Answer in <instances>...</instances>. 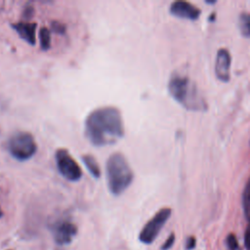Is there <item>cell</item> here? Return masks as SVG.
I'll list each match as a JSON object with an SVG mask.
<instances>
[{
    "label": "cell",
    "instance_id": "obj_1",
    "mask_svg": "<svg viewBox=\"0 0 250 250\" xmlns=\"http://www.w3.org/2000/svg\"><path fill=\"white\" fill-rule=\"evenodd\" d=\"M84 133L95 146L115 144L124 136V123L119 109L114 106L94 109L85 119Z\"/></svg>",
    "mask_w": 250,
    "mask_h": 250
},
{
    "label": "cell",
    "instance_id": "obj_18",
    "mask_svg": "<svg viewBox=\"0 0 250 250\" xmlns=\"http://www.w3.org/2000/svg\"><path fill=\"white\" fill-rule=\"evenodd\" d=\"M195 243H196L195 238H194V237H189V238H188V240H187L186 248L188 249V250H190V249H192V248L195 247Z\"/></svg>",
    "mask_w": 250,
    "mask_h": 250
},
{
    "label": "cell",
    "instance_id": "obj_13",
    "mask_svg": "<svg viewBox=\"0 0 250 250\" xmlns=\"http://www.w3.org/2000/svg\"><path fill=\"white\" fill-rule=\"evenodd\" d=\"M242 205L243 211L246 219L250 222V178L245 186L243 195H242Z\"/></svg>",
    "mask_w": 250,
    "mask_h": 250
},
{
    "label": "cell",
    "instance_id": "obj_12",
    "mask_svg": "<svg viewBox=\"0 0 250 250\" xmlns=\"http://www.w3.org/2000/svg\"><path fill=\"white\" fill-rule=\"evenodd\" d=\"M240 32L245 37H250V14L242 13L238 19Z\"/></svg>",
    "mask_w": 250,
    "mask_h": 250
},
{
    "label": "cell",
    "instance_id": "obj_16",
    "mask_svg": "<svg viewBox=\"0 0 250 250\" xmlns=\"http://www.w3.org/2000/svg\"><path fill=\"white\" fill-rule=\"evenodd\" d=\"M51 26H52V30L56 33H64L65 31V26L62 23V22H59V21H53L51 23Z\"/></svg>",
    "mask_w": 250,
    "mask_h": 250
},
{
    "label": "cell",
    "instance_id": "obj_4",
    "mask_svg": "<svg viewBox=\"0 0 250 250\" xmlns=\"http://www.w3.org/2000/svg\"><path fill=\"white\" fill-rule=\"evenodd\" d=\"M7 149L14 158L24 161L36 153L37 145L30 133L18 132L8 140Z\"/></svg>",
    "mask_w": 250,
    "mask_h": 250
},
{
    "label": "cell",
    "instance_id": "obj_5",
    "mask_svg": "<svg viewBox=\"0 0 250 250\" xmlns=\"http://www.w3.org/2000/svg\"><path fill=\"white\" fill-rule=\"evenodd\" d=\"M55 161L59 173L67 181L76 182L82 177L80 166L66 149L59 148L55 153Z\"/></svg>",
    "mask_w": 250,
    "mask_h": 250
},
{
    "label": "cell",
    "instance_id": "obj_8",
    "mask_svg": "<svg viewBox=\"0 0 250 250\" xmlns=\"http://www.w3.org/2000/svg\"><path fill=\"white\" fill-rule=\"evenodd\" d=\"M230 55L227 49H220L217 52L215 62V73L219 80L228 82L230 77Z\"/></svg>",
    "mask_w": 250,
    "mask_h": 250
},
{
    "label": "cell",
    "instance_id": "obj_7",
    "mask_svg": "<svg viewBox=\"0 0 250 250\" xmlns=\"http://www.w3.org/2000/svg\"><path fill=\"white\" fill-rule=\"evenodd\" d=\"M54 240L59 245H66L72 241L77 233V228L68 221H60L52 228Z\"/></svg>",
    "mask_w": 250,
    "mask_h": 250
},
{
    "label": "cell",
    "instance_id": "obj_3",
    "mask_svg": "<svg viewBox=\"0 0 250 250\" xmlns=\"http://www.w3.org/2000/svg\"><path fill=\"white\" fill-rule=\"evenodd\" d=\"M168 89L171 96L185 107L197 110L203 108L204 103L199 100L195 86L189 80L182 76H174L170 79Z\"/></svg>",
    "mask_w": 250,
    "mask_h": 250
},
{
    "label": "cell",
    "instance_id": "obj_6",
    "mask_svg": "<svg viewBox=\"0 0 250 250\" xmlns=\"http://www.w3.org/2000/svg\"><path fill=\"white\" fill-rule=\"evenodd\" d=\"M171 216L170 208H162L160 209L142 229L139 239L141 242L145 244H149L154 241L161 229L167 222V220Z\"/></svg>",
    "mask_w": 250,
    "mask_h": 250
},
{
    "label": "cell",
    "instance_id": "obj_2",
    "mask_svg": "<svg viewBox=\"0 0 250 250\" xmlns=\"http://www.w3.org/2000/svg\"><path fill=\"white\" fill-rule=\"evenodd\" d=\"M105 174L109 191L114 195H119L127 189L134 179L133 171L120 152H114L107 158Z\"/></svg>",
    "mask_w": 250,
    "mask_h": 250
},
{
    "label": "cell",
    "instance_id": "obj_20",
    "mask_svg": "<svg viewBox=\"0 0 250 250\" xmlns=\"http://www.w3.org/2000/svg\"><path fill=\"white\" fill-rule=\"evenodd\" d=\"M3 216V211L1 210V208H0V218Z\"/></svg>",
    "mask_w": 250,
    "mask_h": 250
},
{
    "label": "cell",
    "instance_id": "obj_17",
    "mask_svg": "<svg viewBox=\"0 0 250 250\" xmlns=\"http://www.w3.org/2000/svg\"><path fill=\"white\" fill-rule=\"evenodd\" d=\"M174 241H175V235H174V233H172V234L169 235V237H168V238L166 239V241L163 243L161 249H162V250H168V249H170V248L172 247V245L174 244Z\"/></svg>",
    "mask_w": 250,
    "mask_h": 250
},
{
    "label": "cell",
    "instance_id": "obj_10",
    "mask_svg": "<svg viewBox=\"0 0 250 250\" xmlns=\"http://www.w3.org/2000/svg\"><path fill=\"white\" fill-rule=\"evenodd\" d=\"M13 28L16 30V32L20 35L21 39L29 43L30 45L35 44V29H36V23L34 22H16L12 24Z\"/></svg>",
    "mask_w": 250,
    "mask_h": 250
},
{
    "label": "cell",
    "instance_id": "obj_15",
    "mask_svg": "<svg viewBox=\"0 0 250 250\" xmlns=\"http://www.w3.org/2000/svg\"><path fill=\"white\" fill-rule=\"evenodd\" d=\"M227 244H228V247L229 248V250H236L237 249L238 242H237V239H236L234 234H229L227 237Z\"/></svg>",
    "mask_w": 250,
    "mask_h": 250
},
{
    "label": "cell",
    "instance_id": "obj_9",
    "mask_svg": "<svg viewBox=\"0 0 250 250\" xmlns=\"http://www.w3.org/2000/svg\"><path fill=\"white\" fill-rule=\"evenodd\" d=\"M170 12L175 17L192 21L197 20L200 15V11L196 7L186 1H176L172 3L170 6Z\"/></svg>",
    "mask_w": 250,
    "mask_h": 250
},
{
    "label": "cell",
    "instance_id": "obj_19",
    "mask_svg": "<svg viewBox=\"0 0 250 250\" xmlns=\"http://www.w3.org/2000/svg\"><path fill=\"white\" fill-rule=\"evenodd\" d=\"M245 245L248 249H250V226L247 228V230L245 232Z\"/></svg>",
    "mask_w": 250,
    "mask_h": 250
},
{
    "label": "cell",
    "instance_id": "obj_11",
    "mask_svg": "<svg viewBox=\"0 0 250 250\" xmlns=\"http://www.w3.org/2000/svg\"><path fill=\"white\" fill-rule=\"evenodd\" d=\"M82 161L89 171V173L96 179L101 177V168L99 166V163L95 159V157L91 154H84L82 156Z\"/></svg>",
    "mask_w": 250,
    "mask_h": 250
},
{
    "label": "cell",
    "instance_id": "obj_14",
    "mask_svg": "<svg viewBox=\"0 0 250 250\" xmlns=\"http://www.w3.org/2000/svg\"><path fill=\"white\" fill-rule=\"evenodd\" d=\"M39 41L41 49L46 51L51 47V33L47 27H42L39 31Z\"/></svg>",
    "mask_w": 250,
    "mask_h": 250
}]
</instances>
